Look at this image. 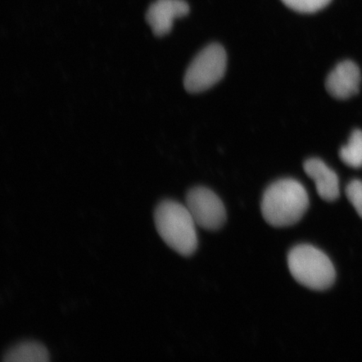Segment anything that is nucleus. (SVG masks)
<instances>
[{"mask_svg": "<svg viewBox=\"0 0 362 362\" xmlns=\"http://www.w3.org/2000/svg\"><path fill=\"white\" fill-rule=\"evenodd\" d=\"M157 232L167 245L180 255L192 256L197 251V223L187 205L173 200L158 204L155 211Z\"/></svg>", "mask_w": 362, "mask_h": 362, "instance_id": "2", "label": "nucleus"}, {"mask_svg": "<svg viewBox=\"0 0 362 362\" xmlns=\"http://www.w3.org/2000/svg\"><path fill=\"white\" fill-rule=\"evenodd\" d=\"M339 158L351 168L362 167V131H353L349 141L339 149Z\"/></svg>", "mask_w": 362, "mask_h": 362, "instance_id": "10", "label": "nucleus"}, {"mask_svg": "<svg viewBox=\"0 0 362 362\" xmlns=\"http://www.w3.org/2000/svg\"><path fill=\"white\" fill-rule=\"evenodd\" d=\"M348 200L362 218V181L352 180L346 188Z\"/></svg>", "mask_w": 362, "mask_h": 362, "instance_id": "12", "label": "nucleus"}, {"mask_svg": "<svg viewBox=\"0 0 362 362\" xmlns=\"http://www.w3.org/2000/svg\"><path fill=\"white\" fill-rule=\"evenodd\" d=\"M285 6L300 13H315L322 10L332 0H282Z\"/></svg>", "mask_w": 362, "mask_h": 362, "instance_id": "11", "label": "nucleus"}, {"mask_svg": "<svg viewBox=\"0 0 362 362\" xmlns=\"http://www.w3.org/2000/svg\"><path fill=\"white\" fill-rule=\"evenodd\" d=\"M6 362H47L49 352L42 344L25 341L13 346L4 356Z\"/></svg>", "mask_w": 362, "mask_h": 362, "instance_id": "9", "label": "nucleus"}, {"mask_svg": "<svg viewBox=\"0 0 362 362\" xmlns=\"http://www.w3.org/2000/svg\"><path fill=\"white\" fill-rule=\"evenodd\" d=\"M226 69V53L219 44L207 45L193 59L185 71L184 86L191 93L204 92L223 78Z\"/></svg>", "mask_w": 362, "mask_h": 362, "instance_id": "4", "label": "nucleus"}, {"mask_svg": "<svg viewBox=\"0 0 362 362\" xmlns=\"http://www.w3.org/2000/svg\"><path fill=\"white\" fill-rule=\"evenodd\" d=\"M288 266L293 278L311 291H327L336 280V270L327 255L307 244L289 252Z\"/></svg>", "mask_w": 362, "mask_h": 362, "instance_id": "3", "label": "nucleus"}, {"mask_svg": "<svg viewBox=\"0 0 362 362\" xmlns=\"http://www.w3.org/2000/svg\"><path fill=\"white\" fill-rule=\"evenodd\" d=\"M189 4L184 0H157L149 6L146 21L158 37L168 35L177 18L188 15Z\"/></svg>", "mask_w": 362, "mask_h": 362, "instance_id": "6", "label": "nucleus"}, {"mask_svg": "<svg viewBox=\"0 0 362 362\" xmlns=\"http://www.w3.org/2000/svg\"><path fill=\"white\" fill-rule=\"evenodd\" d=\"M309 206L304 185L293 179H282L266 189L261 211L267 223L274 228H286L298 223Z\"/></svg>", "mask_w": 362, "mask_h": 362, "instance_id": "1", "label": "nucleus"}, {"mask_svg": "<svg viewBox=\"0 0 362 362\" xmlns=\"http://www.w3.org/2000/svg\"><path fill=\"white\" fill-rule=\"evenodd\" d=\"M361 83L359 67L351 61H345L330 72L325 81L327 92L334 98L347 99L358 93Z\"/></svg>", "mask_w": 362, "mask_h": 362, "instance_id": "7", "label": "nucleus"}, {"mask_svg": "<svg viewBox=\"0 0 362 362\" xmlns=\"http://www.w3.org/2000/svg\"><path fill=\"white\" fill-rule=\"evenodd\" d=\"M185 205L197 225L203 229L216 230L226 223V212L223 202L208 188L198 187L189 189Z\"/></svg>", "mask_w": 362, "mask_h": 362, "instance_id": "5", "label": "nucleus"}, {"mask_svg": "<svg viewBox=\"0 0 362 362\" xmlns=\"http://www.w3.org/2000/svg\"><path fill=\"white\" fill-rule=\"evenodd\" d=\"M304 170L309 177L314 180L317 193L325 202L337 201L339 197L338 176L320 158H312L306 160Z\"/></svg>", "mask_w": 362, "mask_h": 362, "instance_id": "8", "label": "nucleus"}]
</instances>
